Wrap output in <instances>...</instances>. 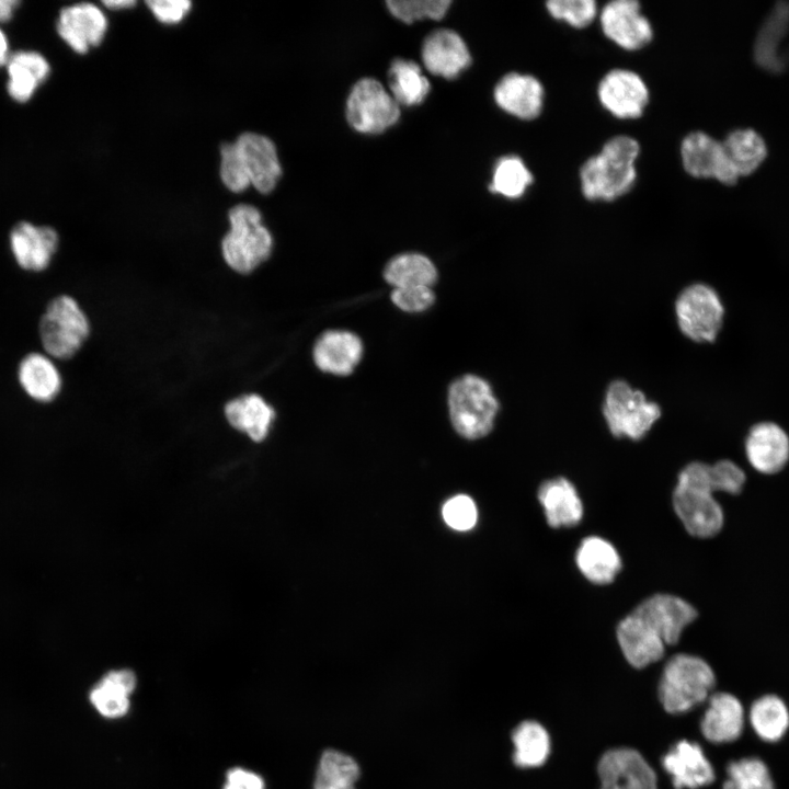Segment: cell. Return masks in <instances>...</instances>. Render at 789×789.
I'll return each instance as SVG.
<instances>
[{
  "label": "cell",
  "mask_w": 789,
  "mask_h": 789,
  "mask_svg": "<svg viewBox=\"0 0 789 789\" xmlns=\"http://www.w3.org/2000/svg\"><path fill=\"white\" fill-rule=\"evenodd\" d=\"M745 482V471L730 459L686 465L677 477L673 507L687 533L701 539L718 535L724 525V513L713 494L739 495Z\"/></svg>",
  "instance_id": "cell-1"
},
{
  "label": "cell",
  "mask_w": 789,
  "mask_h": 789,
  "mask_svg": "<svg viewBox=\"0 0 789 789\" xmlns=\"http://www.w3.org/2000/svg\"><path fill=\"white\" fill-rule=\"evenodd\" d=\"M639 156L640 144L633 137L609 138L579 170L583 196L591 202H614L629 193L637 181Z\"/></svg>",
  "instance_id": "cell-2"
},
{
  "label": "cell",
  "mask_w": 789,
  "mask_h": 789,
  "mask_svg": "<svg viewBox=\"0 0 789 789\" xmlns=\"http://www.w3.org/2000/svg\"><path fill=\"white\" fill-rule=\"evenodd\" d=\"M228 216L230 228L221 240L222 259L232 271L250 274L271 256L272 233L263 225L260 210L252 205H236Z\"/></svg>",
  "instance_id": "cell-3"
},
{
  "label": "cell",
  "mask_w": 789,
  "mask_h": 789,
  "mask_svg": "<svg viewBox=\"0 0 789 789\" xmlns=\"http://www.w3.org/2000/svg\"><path fill=\"white\" fill-rule=\"evenodd\" d=\"M716 684L711 666L701 658L679 653L664 666L659 696L670 713L686 712L710 697Z\"/></svg>",
  "instance_id": "cell-4"
},
{
  "label": "cell",
  "mask_w": 789,
  "mask_h": 789,
  "mask_svg": "<svg viewBox=\"0 0 789 789\" xmlns=\"http://www.w3.org/2000/svg\"><path fill=\"white\" fill-rule=\"evenodd\" d=\"M447 400L451 424L460 436L477 439L492 431L500 405L487 380L465 375L449 386Z\"/></svg>",
  "instance_id": "cell-5"
},
{
  "label": "cell",
  "mask_w": 789,
  "mask_h": 789,
  "mask_svg": "<svg viewBox=\"0 0 789 789\" xmlns=\"http://www.w3.org/2000/svg\"><path fill=\"white\" fill-rule=\"evenodd\" d=\"M91 325L79 302L69 295H59L47 305L39 321V338L48 356L72 357L89 338Z\"/></svg>",
  "instance_id": "cell-6"
},
{
  "label": "cell",
  "mask_w": 789,
  "mask_h": 789,
  "mask_svg": "<svg viewBox=\"0 0 789 789\" xmlns=\"http://www.w3.org/2000/svg\"><path fill=\"white\" fill-rule=\"evenodd\" d=\"M603 415L610 433L632 441L643 438L661 416V408L627 381L617 379L607 387Z\"/></svg>",
  "instance_id": "cell-7"
},
{
  "label": "cell",
  "mask_w": 789,
  "mask_h": 789,
  "mask_svg": "<svg viewBox=\"0 0 789 789\" xmlns=\"http://www.w3.org/2000/svg\"><path fill=\"white\" fill-rule=\"evenodd\" d=\"M675 316L685 336L694 342L711 343L722 328L724 306L713 287L705 283H694L677 296Z\"/></svg>",
  "instance_id": "cell-8"
},
{
  "label": "cell",
  "mask_w": 789,
  "mask_h": 789,
  "mask_svg": "<svg viewBox=\"0 0 789 789\" xmlns=\"http://www.w3.org/2000/svg\"><path fill=\"white\" fill-rule=\"evenodd\" d=\"M399 117L400 105L378 80L363 78L351 89L346 118L356 132L379 134L393 126Z\"/></svg>",
  "instance_id": "cell-9"
},
{
  "label": "cell",
  "mask_w": 789,
  "mask_h": 789,
  "mask_svg": "<svg viewBox=\"0 0 789 789\" xmlns=\"http://www.w3.org/2000/svg\"><path fill=\"white\" fill-rule=\"evenodd\" d=\"M603 34L620 48L637 52L653 38V27L636 0H614L598 13Z\"/></svg>",
  "instance_id": "cell-10"
},
{
  "label": "cell",
  "mask_w": 789,
  "mask_h": 789,
  "mask_svg": "<svg viewBox=\"0 0 789 789\" xmlns=\"http://www.w3.org/2000/svg\"><path fill=\"white\" fill-rule=\"evenodd\" d=\"M597 98L601 105L614 117L636 119L642 116L648 107L650 92L639 73L615 68L599 80Z\"/></svg>",
  "instance_id": "cell-11"
},
{
  "label": "cell",
  "mask_w": 789,
  "mask_h": 789,
  "mask_svg": "<svg viewBox=\"0 0 789 789\" xmlns=\"http://www.w3.org/2000/svg\"><path fill=\"white\" fill-rule=\"evenodd\" d=\"M679 152L684 170L694 178L716 179L727 185L734 184L739 179L722 142L705 132L687 134L681 142Z\"/></svg>",
  "instance_id": "cell-12"
},
{
  "label": "cell",
  "mask_w": 789,
  "mask_h": 789,
  "mask_svg": "<svg viewBox=\"0 0 789 789\" xmlns=\"http://www.w3.org/2000/svg\"><path fill=\"white\" fill-rule=\"evenodd\" d=\"M599 789H658L654 770L631 748L606 752L598 762Z\"/></svg>",
  "instance_id": "cell-13"
},
{
  "label": "cell",
  "mask_w": 789,
  "mask_h": 789,
  "mask_svg": "<svg viewBox=\"0 0 789 789\" xmlns=\"http://www.w3.org/2000/svg\"><path fill=\"white\" fill-rule=\"evenodd\" d=\"M233 144L250 185L263 194L272 192L282 175L274 142L266 136L248 132Z\"/></svg>",
  "instance_id": "cell-14"
},
{
  "label": "cell",
  "mask_w": 789,
  "mask_h": 789,
  "mask_svg": "<svg viewBox=\"0 0 789 789\" xmlns=\"http://www.w3.org/2000/svg\"><path fill=\"white\" fill-rule=\"evenodd\" d=\"M744 450L748 464L757 472L779 473L789 462V435L775 422L755 423L745 436Z\"/></svg>",
  "instance_id": "cell-15"
},
{
  "label": "cell",
  "mask_w": 789,
  "mask_h": 789,
  "mask_svg": "<svg viewBox=\"0 0 789 789\" xmlns=\"http://www.w3.org/2000/svg\"><path fill=\"white\" fill-rule=\"evenodd\" d=\"M493 98L505 113L522 121H533L542 113L545 88L533 75L510 72L495 84Z\"/></svg>",
  "instance_id": "cell-16"
},
{
  "label": "cell",
  "mask_w": 789,
  "mask_h": 789,
  "mask_svg": "<svg viewBox=\"0 0 789 789\" xmlns=\"http://www.w3.org/2000/svg\"><path fill=\"white\" fill-rule=\"evenodd\" d=\"M633 610L652 625L666 645L676 644L685 628L698 617L690 603L670 594L652 595Z\"/></svg>",
  "instance_id": "cell-17"
},
{
  "label": "cell",
  "mask_w": 789,
  "mask_h": 789,
  "mask_svg": "<svg viewBox=\"0 0 789 789\" xmlns=\"http://www.w3.org/2000/svg\"><path fill=\"white\" fill-rule=\"evenodd\" d=\"M56 27L76 53L84 54L103 41L107 20L96 5L82 2L61 9Z\"/></svg>",
  "instance_id": "cell-18"
},
{
  "label": "cell",
  "mask_w": 789,
  "mask_h": 789,
  "mask_svg": "<svg viewBox=\"0 0 789 789\" xmlns=\"http://www.w3.org/2000/svg\"><path fill=\"white\" fill-rule=\"evenodd\" d=\"M421 56L428 72L445 79L458 77L471 64L467 44L449 28L430 33L423 42Z\"/></svg>",
  "instance_id": "cell-19"
},
{
  "label": "cell",
  "mask_w": 789,
  "mask_h": 789,
  "mask_svg": "<svg viewBox=\"0 0 789 789\" xmlns=\"http://www.w3.org/2000/svg\"><path fill=\"white\" fill-rule=\"evenodd\" d=\"M55 229L28 221L16 224L10 232V249L18 265L30 272L44 271L57 251Z\"/></svg>",
  "instance_id": "cell-20"
},
{
  "label": "cell",
  "mask_w": 789,
  "mask_h": 789,
  "mask_svg": "<svg viewBox=\"0 0 789 789\" xmlns=\"http://www.w3.org/2000/svg\"><path fill=\"white\" fill-rule=\"evenodd\" d=\"M617 640L628 663L637 668L662 659L666 645L658 631L633 610L618 624Z\"/></svg>",
  "instance_id": "cell-21"
},
{
  "label": "cell",
  "mask_w": 789,
  "mask_h": 789,
  "mask_svg": "<svg viewBox=\"0 0 789 789\" xmlns=\"http://www.w3.org/2000/svg\"><path fill=\"white\" fill-rule=\"evenodd\" d=\"M662 765L675 789H698L714 780V770L699 744L683 740L664 755Z\"/></svg>",
  "instance_id": "cell-22"
},
{
  "label": "cell",
  "mask_w": 789,
  "mask_h": 789,
  "mask_svg": "<svg viewBox=\"0 0 789 789\" xmlns=\"http://www.w3.org/2000/svg\"><path fill=\"white\" fill-rule=\"evenodd\" d=\"M363 354L361 339L348 331L330 330L317 340L312 355L317 367L338 376L350 375Z\"/></svg>",
  "instance_id": "cell-23"
},
{
  "label": "cell",
  "mask_w": 789,
  "mask_h": 789,
  "mask_svg": "<svg viewBox=\"0 0 789 789\" xmlns=\"http://www.w3.org/2000/svg\"><path fill=\"white\" fill-rule=\"evenodd\" d=\"M228 424L254 443L263 442L275 419L274 408L260 395L247 393L229 400L224 408Z\"/></svg>",
  "instance_id": "cell-24"
},
{
  "label": "cell",
  "mask_w": 789,
  "mask_h": 789,
  "mask_svg": "<svg viewBox=\"0 0 789 789\" xmlns=\"http://www.w3.org/2000/svg\"><path fill=\"white\" fill-rule=\"evenodd\" d=\"M708 707L700 723L704 736L712 743H729L740 737L744 728V708L729 693H716L708 698Z\"/></svg>",
  "instance_id": "cell-25"
},
{
  "label": "cell",
  "mask_w": 789,
  "mask_h": 789,
  "mask_svg": "<svg viewBox=\"0 0 789 789\" xmlns=\"http://www.w3.org/2000/svg\"><path fill=\"white\" fill-rule=\"evenodd\" d=\"M538 501L552 528L575 526L583 517L579 493L572 482L563 477L542 482L538 489Z\"/></svg>",
  "instance_id": "cell-26"
},
{
  "label": "cell",
  "mask_w": 789,
  "mask_h": 789,
  "mask_svg": "<svg viewBox=\"0 0 789 789\" xmlns=\"http://www.w3.org/2000/svg\"><path fill=\"white\" fill-rule=\"evenodd\" d=\"M789 30V2L779 1L765 18L754 42L755 61L764 69L779 72L788 58L781 53Z\"/></svg>",
  "instance_id": "cell-27"
},
{
  "label": "cell",
  "mask_w": 789,
  "mask_h": 789,
  "mask_svg": "<svg viewBox=\"0 0 789 789\" xmlns=\"http://www.w3.org/2000/svg\"><path fill=\"white\" fill-rule=\"evenodd\" d=\"M136 684V675L128 668L108 671L90 689L89 701L104 718L123 717L129 709V696Z\"/></svg>",
  "instance_id": "cell-28"
},
{
  "label": "cell",
  "mask_w": 789,
  "mask_h": 789,
  "mask_svg": "<svg viewBox=\"0 0 789 789\" xmlns=\"http://www.w3.org/2000/svg\"><path fill=\"white\" fill-rule=\"evenodd\" d=\"M575 563L584 578L597 585L611 583L622 567L616 548L598 536H588L581 541Z\"/></svg>",
  "instance_id": "cell-29"
},
{
  "label": "cell",
  "mask_w": 789,
  "mask_h": 789,
  "mask_svg": "<svg viewBox=\"0 0 789 789\" xmlns=\"http://www.w3.org/2000/svg\"><path fill=\"white\" fill-rule=\"evenodd\" d=\"M9 95L16 102L28 101L47 79L50 66L37 52L20 50L11 54L7 62Z\"/></svg>",
  "instance_id": "cell-30"
},
{
  "label": "cell",
  "mask_w": 789,
  "mask_h": 789,
  "mask_svg": "<svg viewBox=\"0 0 789 789\" xmlns=\"http://www.w3.org/2000/svg\"><path fill=\"white\" fill-rule=\"evenodd\" d=\"M18 379L24 392L38 402L53 401L62 387L57 366L42 353H30L20 362Z\"/></svg>",
  "instance_id": "cell-31"
},
{
  "label": "cell",
  "mask_w": 789,
  "mask_h": 789,
  "mask_svg": "<svg viewBox=\"0 0 789 789\" xmlns=\"http://www.w3.org/2000/svg\"><path fill=\"white\" fill-rule=\"evenodd\" d=\"M389 92L399 105L421 104L427 96L431 84L422 68L413 60L396 58L388 70Z\"/></svg>",
  "instance_id": "cell-32"
},
{
  "label": "cell",
  "mask_w": 789,
  "mask_h": 789,
  "mask_svg": "<svg viewBox=\"0 0 789 789\" xmlns=\"http://www.w3.org/2000/svg\"><path fill=\"white\" fill-rule=\"evenodd\" d=\"M384 277L393 288L431 287L437 279V270L423 254L403 253L388 262Z\"/></svg>",
  "instance_id": "cell-33"
},
{
  "label": "cell",
  "mask_w": 789,
  "mask_h": 789,
  "mask_svg": "<svg viewBox=\"0 0 789 789\" xmlns=\"http://www.w3.org/2000/svg\"><path fill=\"white\" fill-rule=\"evenodd\" d=\"M721 142L739 176L756 170L767 153L764 139L752 128L732 130Z\"/></svg>",
  "instance_id": "cell-34"
},
{
  "label": "cell",
  "mask_w": 789,
  "mask_h": 789,
  "mask_svg": "<svg viewBox=\"0 0 789 789\" xmlns=\"http://www.w3.org/2000/svg\"><path fill=\"white\" fill-rule=\"evenodd\" d=\"M748 719L757 736L766 742L779 741L789 728V710L775 695L756 699L750 708Z\"/></svg>",
  "instance_id": "cell-35"
},
{
  "label": "cell",
  "mask_w": 789,
  "mask_h": 789,
  "mask_svg": "<svg viewBox=\"0 0 789 789\" xmlns=\"http://www.w3.org/2000/svg\"><path fill=\"white\" fill-rule=\"evenodd\" d=\"M512 740L515 747L513 761L518 767H538L550 754L549 734L535 721H524L516 727Z\"/></svg>",
  "instance_id": "cell-36"
},
{
  "label": "cell",
  "mask_w": 789,
  "mask_h": 789,
  "mask_svg": "<svg viewBox=\"0 0 789 789\" xmlns=\"http://www.w3.org/2000/svg\"><path fill=\"white\" fill-rule=\"evenodd\" d=\"M533 183L534 175L524 160L518 156L507 155L494 164L489 190L505 198L517 199Z\"/></svg>",
  "instance_id": "cell-37"
},
{
  "label": "cell",
  "mask_w": 789,
  "mask_h": 789,
  "mask_svg": "<svg viewBox=\"0 0 789 789\" xmlns=\"http://www.w3.org/2000/svg\"><path fill=\"white\" fill-rule=\"evenodd\" d=\"M358 776L359 767L351 756L329 750L320 758L313 789H355Z\"/></svg>",
  "instance_id": "cell-38"
},
{
  "label": "cell",
  "mask_w": 789,
  "mask_h": 789,
  "mask_svg": "<svg viewBox=\"0 0 789 789\" xmlns=\"http://www.w3.org/2000/svg\"><path fill=\"white\" fill-rule=\"evenodd\" d=\"M727 775L723 789H774L768 767L756 757L731 762Z\"/></svg>",
  "instance_id": "cell-39"
},
{
  "label": "cell",
  "mask_w": 789,
  "mask_h": 789,
  "mask_svg": "<svg viewBox=\"0 0 789 789\" xmlns=\"http://www.w3.org/2000/svg\"><path fill=\"white\" fill-rule=\"evenodd\" d=\"M545 5L551 18L575 28L587 27L599 13L594 0H550Z\"/></svg>",
  "instance_id": "cell-40"
},
{
  "label": "cell",
  "mask_w": 789,
  "mask_h": 789,
  "mask_svg": "<svg viewBox=\"0 0 789 789\" xmlns=\"http://www.w3.org/2000/svg\"><path fill=\"white\" fill-rule=\"evenodd\" d=\"M390 13L404 23L423 19L441 20L451 4L450 0H388Z\"/></svg>",
  "instance_id": "cell-41"
},
{
  "label": "cell",
  "mask_w": 789,
  "mask_h": 789,
  "mask_svg": "<svg viewBox=\"0 0 789 789\" xmlns=\"http://www.w3.org/2000/svg\"><path fill=\"white\" fill-rule=\"evenodd\" d=\"M445 523L456 530H469L477 522L478 513L471 498L460 494L449 499L443 506Z\"/></svg>",
  "instance_id": "cell-42"
},
{
  "label": "cell",
  "mask_w": 789,
  "mask_h": 789,
  "mask_svg": "<svg viewBox=\"0 0 789 789\" xmlns=\"http://www.w3.org/2000/svg\"><path fill=\"white\" fill-rule=\"evenodd\" d=\"M220 155V178L225 186L235 193L248 188L250 182L243 171L235 144H224Z\"/></svg>",
  "instance_id": "cell-43"
},
{
  "label": "cell",
  "mask_w": 789,
  "mask_h": 789,
  "mask_svg": "<svg viewBox=\"0 0 789 789\" xmlns=\"http://www.w3.org/2000/svg\"><path fill=\"white\" fill-rule=\"evenodd\" d=\"M390 297L399 309L407 312L424 311L435 301L431 287L425 286L393 288Z\"/></svg>",
  "instance_id": "cell-44"
},
{
  "label": "cell",
  "mask_w": 789,
  "mask_h": 789,
  "mask_svg": "<svg viewBox=\"0 0 789 789\" xmlns=\"http://www.w3.org/2000/svg\"><path fill=\"white\" fill-rule=\"evenodd\" d=\"M146 3L153 15L165 24L182 21L192 5L191 1L186 0H148Z\"/></svg>",
  "instance_id": "cell-45"
},
{
  "label": "cell",
  "mask_w": 789,
  "mask_h": 789,
  "mask_svg": "<svg viewBox=\"0 0 789 789\" xmlns=\"http://www.w3.org/2000/svg\"><path fill=\"white\" fill-rule=\"evenodd\" d=\"M224 789H264L261 776L244 768L228 770Z\"/></svg>",
  "instance_id": "cell-46"
},
{
  "label": "cell",
  "mask_w": 789,
  "mask_h": 789,
  "mask_svg": "<svg viewBox=\"0 0 789 789\" xmlns=\"http://www.w3.org/2000/svg\"><path fill=\"white\" fill-rule=\"evenodd\" d=\"M19 3L20 2L15 0H0V22H8L11 20Z\"/></svg>",
  "instance_id": "cell-47"
},
{
  "label": "cell",
  "mask_w": 789,
  "mask_h": 789,
  "mask_svg": "<svg viewBox=\"0 0 789 789\" xmlns=\"http://www.w3.org/2000/svg\"><path fill=\"white\" fill-rule=\"evenodd\" d=\"M10 55L11 54L9 53L8 38L3 31L0 28V67L7 65Z\"/></svg>",
  "instance_id": "cell-48"
},
{
  "label": "cell",
  "mask_w": 789,
  "mask_h": 789,
  "mask_svg": "<svg viewBox=\"0 0 789 789\" xmlns=\"http://www.w3.org/2000/svg\"><path fill=\"white\" fill-rule=\"evenodd\" d=\"M103 4L107 7L108 9H124L129 8L136 4V1L132 0H111V1H103Z\"/></svg>",
  "instance_id": "cell-49"
}]
</instances>
